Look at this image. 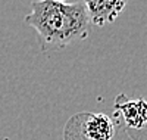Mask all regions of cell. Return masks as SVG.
Segmentation results:
<instances>
[{
	"instance_id": "obj_1",
	"label": "cell",
	"mask_w": 147,
	"mask_h": 140,
	"mask_svg": "<svg viewBox=\"0 0 147 140\" xmlns=\"http://www.w3.org/2000/svg\"><path fill=\"white\" fill-rule=\"evenodd\" d=\"M25 24L37 31L41 52H49L85 40L91 22L84 3L34 0Z\"/></svg>"
},
{
	"instance_id": "obj_2",
	"label": "cell",
	"mask_w": 147,
	"mask_h": 140,
	"mask_svg": "<svg viewBox=\"0 0 147 140\" xmlns=\"http://www.w3.org/2000/svg\"><path fill=\"white\" fill-rule=\"evenodd\" d=\"M74 120L84 137L81 140H112L115 136L113 122L106 113H80Z\"/></svg>"
},
{
	"instance_id": "obj_3",
	"label": "cell",
	"mask_w": 147,
	"mask_h": 140,
	"mask_svg": "<svg viewBox=\"0 0 147 140\" xmlns=\"http://www.w3.org/2000/svg\"><path fill=\"white\" fill-rule=\"evenodd\" d=\"M129 0H84V6L87 9L90 22L103 27L112 24L124 12Z\"/></svg>"
},
{
	"instance_id": "obj_4",
	"label": "cell",
	"mask_w": 147,
	"mask_h": 140,
	"mask_svg": "<svg viewBox=\"0 0 147 140\" xmlns=\"http://www.w3.org/2000/svg\"><path fill=\"white\" fill-rule=\"evenodd\" d=\"M116 109L122 112L125 122L132 128H143L147 124V102L144 99H128L121 96L116 100Z\"/></svg>"
},
{
	"instance_id": "obj_5",
	"label": "cell",
	"mask_w": 147,
	"mask_h": 140,
	"mask_svg": "<svg viewBox=\"0 0 147 140\" xmlns=\"http://www.w3.org/2000/svg\"><path fill=\"white\" fill-rule=\"evenodd\" d=\"M50 2H68V0H50Z\"/></svg>"
}]
</instances>
